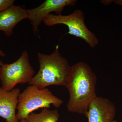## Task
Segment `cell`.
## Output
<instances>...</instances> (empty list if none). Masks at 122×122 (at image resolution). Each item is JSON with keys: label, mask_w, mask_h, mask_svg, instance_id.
Listing matches in <instances>:
<instances>
[{"label": "cell", "mask_w": 122, "mask_h": 122, "mask_svg": "<svg viewBox=\"0 0 122 122\" xmlns=\"http://www.w3.org/2000/svg\"><path fill=\"white\" fill-rule=\"evenodd\" d=\"M97 78L87 63L80 61L71 66L66 87L69 94L68 111L86 115L91 103L97 97Z\"/></svg>", "instance_id": "1"}, {"label": "cell", "mask_w": 122, "mask_h": 122, "mask_svg": "<svg viewBox=\"0 0 122 122\" xmlns=\"http://www.w3.org/2000/svg\"><path fill=\"white\" fill-rule=\"evenodd\" d=\"M39 71L29 83L40 89L51 86H66L71 66L67 59L61 56L59 46H56L54 52L50 55L38 52Z\"/></svg>", "instance_id": "2"}, {"label": "cell", "mask_w": 122, "mask_h": 122, "mask_svg": "<svg viewBox=\"0 0 122 122\" xmlns=\"http://www.w3.org/2000/svg\"><path fill=\"white\" fill-rule=\"evenodd\" d=\"M16 117L18 121L25 120L33 112L40 108H50L52 105L59 108L63 100L55 96L48 88L40 89L34 85H30L18 97Z\"/></svg>", "instance_id": "3"}, {"label": "cell", "mask_w": 122, "mask_h": 122, "mask_svg": "<svg viewBox=\"0 0 122 122\" xmlns=\"http://www.w3.org/2000/svg\"><path fill=\"white\" fill-rule=\"evenodd\" d=\"M84 13L76 10L69 15H54L50 14L43 22L46 25L52 26L59 24L68 27V34L83 39L91 48L98 45L99 40L95 34L89 30L86 25Z\"/></svg>", "instance_id": "4"}, {"label": "cell", "mask_w": 122, "mask_h": 122, "mask_svg": "<svg viewBox=\"0 0 122 122\" xmlns=\"http://www.w3.org/2000/svg\"><path fill=\"white\" fill-rule=\"evenodd\" d=\"M35 71L30 62L28 53L24 51L19 58L13 63H3L0 69L1 87L10 91L18 83H29Z\"/></svg>", "instance_id": "5"}, {"label": "cell", "mask_w": 122, "mask_h": 122, "mask_svg": "<svg viewBox=\"0 0 122 122\" xmlns=\"http://www.w3.org/2000/svg\"><path fill=\"white\" fill-rule=\"evenodd\" d=\"M77 2L76 0H46L38 7L26 10L28 19L34 35L36 36L37 34L40 38L39 26L51 13L55 12L56 15L61 14L65 7L74 6Z\"/></svg>", "instance_id": "6"}, {"label": "cell", "mask_w": 122, "mask_h": 122, "mask_svg": "<svg viewBox=\"0 0 122 122\" xmlns=\"http://www.w3.org/2000/svg\"><path fill=\"white\" fill-rule=\"evenodd\" d=\"M116 113L113 103L108 99L97 96L90 104L86 116L88 122H113Z\"/></svg>", "instance_id": "7"}, {"label": "cell", "mask_w": 122, "mask_h": 122, "mask_svg": "<svg viewBox=\"0 0 122 122\" xmlns=\"http://www.w3.org/2000/svg\"><path fill=\"white\" fill-rule=\"evenodd\" d=\"M20 93L19 88H14L10 91L0 87V117L6 122H18L16 113Z\"/></svg>", "instance_id": "8"}, {"label": "cell", "mask_w": 122, "mask_h": 122, "mask_svg": "<svg viewBox=\"0 0 122 122\" xmlns=\"http://www.w3.org/2000/svg\"><path fill=\"white\" fill-rule=\"evenodd\" d=\"M28 19L26 10L18 5H13L0 13V31L7 36L13 34L15 26L22 20Z\"/></svg>", "instance_id": "9"}, {"label": "cell", "mask_w": 122, "mask_h": 122, "mask_svg": "<svg viewBox=\"0 0 122 122\" xmlns=\"http://www.w3.org/2000/svg\"><path fill=\"white\" fill-rule=\"evenodd\" d=\"M59 114L57 110L43 108L38 113H32L25 119L26 122H58Z\"/></svg>", "instance_id": "10"}, {"label": "cell", "mask_w": 122, "mask_h": 122, "mask_svg": "<svg viewBox=\"0 0 122 122\" xmlns=\"http://www.w3.org/2000/svg\"><path fill=\"white\" fill-rule=\"evenodd\" d=\"M15 2L14 0H0V13L9 8Z\"/></svg>", "instance_id": "11"}, {"label": "cell", "mask_w": 122, "mask_h": 122, "mask_svg": "<svg viewBox=\"0 0 122 122\" xmlns=\"http://www.w3.org/2000/svg\"><path fill=\"white\" fill-rule=\"evenodd\" d=\"M114 2L116 4L122 6V0H116L114 1Z\"/></svg>", "instance_id": "12"}, {"label": "cell", "mask_w": 122, "mask_h": 122, "mask_svg": "<svg viewBox=\"0 0 122 122\" xmlns=\"http://www.w3.org/2000/svg\"><path fill=\"white\" fill-rule=\"evenodd\" d=\"M6 56V54L0 49V56L5 57Z\"/></svg>", "instance_id": "13"}, {"label": "cell", "mask_w": 122, "mask_h": 122, "mask_svg": "<svg viewBox=\"0 0 122 122\" xmlns=\"http://www.w3.org/2000/svg\"><path fill=\"white\" fill-rule=\"evenodd\" d=\"M3 63H3V61L0 59V69L1 67V66L2 65Z\"/></svg>", "instance_id": "14"}, {"label": "cell", "mask_w": 122, "mask_h": 122, "mask_svg": "<svg viewBox=\"0 0 122 122\" xmlns=\"http://www.w3.org/2000/svg\"><path fill=\"white\" fill-rule=\"evenodd\" d=\"M25 122V120H20V122Z\"/></svg>", "instance_id": "15"}, {"label": "cell", "mask_w": 122, "mask_h": 122, "mask_svg": "<svg viewBox=\"0 0 122 122\" xmlns=\"http://www.w3.org/2000/svg\"><path fill=\"white\" fill-rule=\"evenodd\" d=\"M113 122H118L117 120H114Z\"/></svg>", "instance_id": "16"}]
</instances>
